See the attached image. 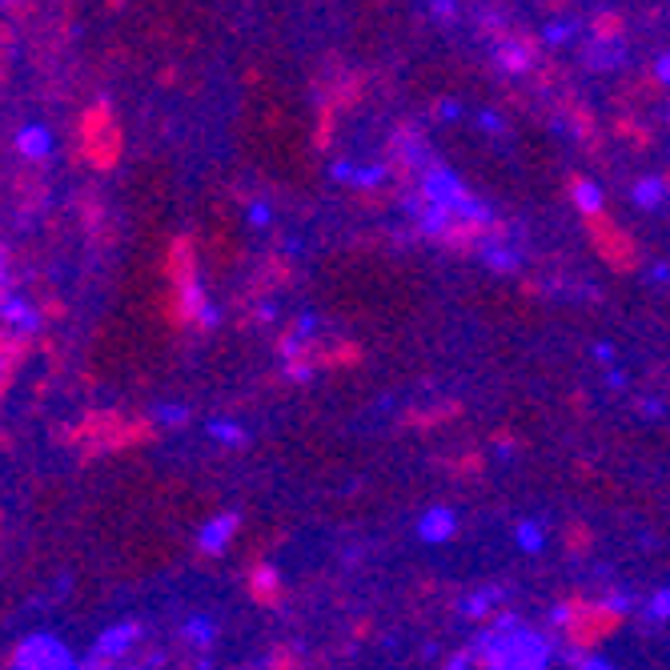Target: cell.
Wrapping results in <instances>:
<instances>
[{
	"label": "cell",
	"mask_w": 670,
	"mask_h": 670,
	"mask_svg": "<svg viewBox=\"0 0 670 670\" xmlns=\"http://www.w3.org/2000/svg\"><path fill=\"white\" fill-rule=\"evenodd\" d=\"M478 658L486 662V670H546L550 646L538 630L522 626L514 614H502L478 638Z\"/></svg>",
	"instance_id": "6da1fadb"
},
{
	"label": "cell",
	"mask_w": 670,
	"mask_h": 670,
	"mask_svg": "<svg viewBox=\"0 0 670 670\" xmlns=\"http://www.w3.org/2000/svg\"><path fill=\"white\" fill-rule=\"evenodd\" d=\"M422 193H426L430 205L450 209V213L462 217L466 225H486V221H490V209H486L482 201H474V197L466 193L462 177H458L454 169H446V165H426V173H422Z\"/></svg>",
	"instance_id": "7a4b0ae2"
},
{
	"label": "cell",
	"mask_w": 670,
	"mask_h": 670,
	"mask_svg": "<svg viewBox=\"0 0 670 670\" xmlns=\"http://www.w3.org/2000/svg\"><path fill=\"white\" fill-rule=\"evenodd\" d=\"M13 666H17V670H81V666L73 662L69 646L57 642L53 634H33V638H25L21 650H17V658H13Z\"/></svg>",
	"instance_id": "3957f363"
},
{
	"label": "cell",
	"mask_w": 670,
	"mask_h": 670,
	"mask_svg": "<svg viewBox=\"0 0 670 670\" xmlns=\"http://www.w3.org/2000/svg\"><path fill=\"white\" fill-rule=\"evenodd\" d=\"M137 634H141V626L137 622H121V626H109L101 638H97V646H93V658H105V662H117L133 642H137Z\"/></svg>",
	"instance_id": "277c9868"
},
{
	"label": "cell",
	"mask_w": 670,
	"mask_h": 670,
	"mask_svg": "<svg viewBox=\"0 0 670 670\" xmlns=\"http://www.w3.org/2000/svg\"><path fill=\"white\" fill-rule=\"evenodd\" d=\"M53 129L49 125H25L21 133H17V153L25 157V161H45L49 153H53Z\"/></svg>",
	"instance_id": "5b68a950"
},
{
	"label": "cell",
	"mask_w": 670,
	"mask_h": 670,
	"mask_svg": "<svg viewBox=\"0 0 670 670\" xmlns=\"http://www.w3.org/2000/svg\"><path fill=\"white\" fill-rule=\"evenodd\" d=\"M237 526H241V518L229 510V514H217L213 522H205V530H201V550L205 554H221L225 546H229V538L237 534Z\"/></svg>",
	"instance_id": "8992f818"
},
{
	"label": "cell",
	"mask_w": 670,
	"mask_h": 670,
	"mask_svg": "<svg viewBox=\"0 0 670 670\" xmlns=\"http://www.w3.org/2000/svg\"><path fill=\"white\" fill-rule=\"evenodd\" d=\"M454 530H458V518H454V510H446V506L426 510L422 522H418V534H422L426 542H446Z\"/></svg>",
	"instance_id": "52a82bcc"
},
{
	"label": "cell",
	"mask_w": 670,
	"mask_h": 670,
	"mask_svg": "<svg viewBox=\"0 0 670 670\" xmlns=\"http://www.w3.org/2000/svg\"><path fill=\"white\" fill-rule=\"evenodd\" d=\"M570 201H574V209H578L582 217H598V213H602V205H606L602 189H598L594 181H586V177L570 181Z\"/></svg>",
	"instance_id": "ba28073f"
},
{
	"label": "cell",
	"mask_w": 670,
	"mask_h": 670,
	"mask_svg": "<svg viewBox=\"0 0 670 670\" xmlns=\"http://www.w3.org/2000/svg\"><path fill=\"white\" fill-rule=\"evenodd\" d=\"M498 65L510 73V77H522V73H530V65H534V57H530V45H522V41H506V45H498Z\"/></svg>",
	"instance_id": "9c48e42d"
},
{
	"label": "cell",
	"mask_w": 670,
	"mask_h": 670,
	"mask_svg": "<svg viewBox=\"0 0 670 670\" xmlns=\"http://www.w3.org/2000/svg\"><path fill=\"white\" fill-rule=\"evenodd\" d=\"M0 313H5V321L13 325V329H25V333H33L37 325H41V317H37V309L25 301V297H5V305H0Z\"/></svg>",
	"instance_id": "30bf717a"
},
{
	"label": "cell",
	"mask_w": 670,
	"mask_h": 670,
	"mask_svg": "<svg viewBox=\"0 0 670 670\" xmlns=\"http://www.w3.org/2000/svg\"><path fill=\"white\" fill-rule=\"evenodd\" d=\"M662 201H666V181H658V177L634 181V205L638 209H658Z\"/></svg>",
	"instance_id": "8fae6325"
},
{
	"label": "cell",
	"mask_w": 670,
	"mask_h": 670,
	"mask_svg": "<svg viewBox=\"0 0 670 670\" xmlns=\"http://www.w3.org/2000/svg\"><path fill=\"white\" fill-rule=\"evenodd\" d=\"M454 221H458V217H454L450 209H442V205H430V201H426V209H422V229H426L430 237H446V233L454 229Z\"/></svg>",
	"instance_id": "7c38bea8"
},
{
	"label": "cell",
	"mask_w": 670,
	"mask_h": 670,
	"mask_svg": "<svg viewBox=\"0 0 670 670\" xmlns=\"http://www.w3.org/2000/svg\"><path fill=\"white\" fill-rule=\"evenodd\" d=\"M249 586H253V598H261V602H273L281 594V578L273 574V566H257Z\"/></svg>",
	"instance_id": "4fadbf2b"
},
{
	"label": "cell",
	"mask_w": 670,
	"mask_h": 670,
	"mask_svg": "<svg viewBox=\"0 0 670 670\" xmlns=\"http://www.w3.org/2000/svg\"><path fill=\"white\" fill-rule=\"evenodd\" d=\"M618 57H622V41H614V37L590 45V65H594V69H614Z\"/></svg>",
	"instance_id": "5bb4252c"
},
{
	"label": "cell",
	"mask_w": 670,
	"mask_h": 670,
	"mask_svg": "<svg viewBox=\"0 0 670 670\" xmlns=\"http://www.w3.org/2000/svg\"><path fill=\"white\" fill-rule=\"evenodd\" d=\"M498 598H502V590H498V586L478 590V594H470V598L462 602V614H466V618H482V614L490 610V602H498Z\"/></svg>",
	"instance_id": "9a60e30c"
},
{
	"label": "cell",
	"mask_w": 670,
	"mask_h": 670,
	"mask_svg": "<svg viewBox=\"0 0 670 670\" xmlns=\"http://www.w3.org/2000/svg\"><path fill=\"white\" fill-rule=\"evenodd\" d=\"M574 33H578V25H574V21H550V25L542 29V41H546V45H554V49H562V45H570V41H574Z\"/></svg>",
	"instance_id": "2e32d148"
},
{
	"label": "cell",
	"mask_w": 670,
	"mask_h": 670,
	"mask_svg": "<svg viewBox=\"0 0 670 670\" xmlns=\"http://www.w3.org/2000/svg\"><path fill=\"white\" fill-rule=\"evenodd\" d=\"M185 638H193L197 646H209V642L217 638L213 618H189V622H185Z\"/></svg>",
	"instance_id": "e0dca14e"
},
{
	"label": "cell",
	"mask_w": 670,
	"mask_h": 670,
	"mask_svg": "<svg viewBox=\"0 0 670 670\" xmlns=\"http://www.w3.org/2000/svg\"><path fill=\"white\" fill-rule=\"evenodd\" d=\"M486 265H490V269H498V273H506V269H514V265H518V253H514V249H506V245H486Z\"/></svg>",
	"instance_id": "ac0fdd59"
},
{
	"label": "cell",
	"mask_w": 670,
	"mask_h": 670,
	"mask_svg": "<svg viewBox=\"0 0 670 670\" xmlns=\"http://www.w3.org/2000/svg\"><path fill=\"white\" fill-rule=\"evenodd\" d=\"M382 181H386V169H382V165H358L350 185H358V189H378Z\"/></svg>",
	"instance_id": "d6986e66"
},
{
	"label": "cell",
	"mask_w": 670,
	"mask_h": 670,
	"mask_svg": "<svg viewBox=\"0 0 670 670\" xmlns=\"http://www.w3.org/2000/svg\"><path fill=\"white\" fill-rule=\"evenodd\" d=\"M209 434H213L217 442H225V446H241V442H245V430L233 426V422H209Z\"/></svg>",
	"instance_id": "ffe728a7"
},
{
	"label": "cell",
	"mask_w": 670,
	"mask_h": 670,
	"mask_svg": "<svg viewBox=\"0 0 670 670\" xmlns=\"http://www.w3.org/2000/svg\"><path fill=\"white\" fill-rule=\"evenodd\" d=\"M518 546H522L526 554H538V550H542V526H538V522H522V526H518Z\"/></svg>",
	"instance_id": "44dd1931"
},
{
	"label": "cell",
	"mask_w": 670,
	"mask_h": 670,
	"mask_svg": "<svg viewBox=\"0 0 670 670\" xmlns=\"http://www.w3.org/2000/svg\"><path fill=\"white\" fill-rule=\"evenodd\" d=\"M646 614H650L654 622H666V618H670V590H658V594L650 598V606H646Z\"/></svg>",
	"instance_id": "7402d4cb"
},
{
	"label": "cell",
	"mask_w": 670,
	"mask_h": 670,
	"mask_svg": "<svg viewBox=\"0 0 670 670\" xmlns=\"http://www.w3.org/2000/svg\"><path fill=\"white\" fill-rule=\"evenodd\" d=\"M245 217H249V225H253V229H265L273 213H269V205H265V201H249V209H245Z\"/></svg>",
	"instance_id": "603a6c76"
},
{
	"label": "cell",
	"mask_w": 670,
	"mask_h": 670,
	"mask_svg": "<svg viewBox=\"0 0 670 670\" xmlns=\"http://www.w3.org/2000/svg\"><path fill=\"white\" fill-rule=\"evenodd\" d=\"M185 418H189L185 406H161V410H157V422H161V426H181Z\"/></svg>",
	"instance_id": "cb8c5ba5"
},
{
	"label": "cell",
	"mask_w": 670,
	"mask_h": 670,
	"mask_svg": "<svg viewBox=\"0 0 670 670\" xmlns=\"http://www.w3.org/2000/svg\"><path fill=\"white\" fill-rule=\"evenodd\" d=\"M354 169H358L354 161H333V165H329V177H333V181H354Z\"/></svg>",
	"instance_id": "d4e9b609"
},
{
	"label": "cell",
	"mask_w": 670,
	"mask_h": 670,
	"mask_svg": "<svg viewBox=\"0 0 670 670\" xmlns=\"http://www.w3.org/2000/svg\"><path fill=\"white\" fill-rule=\"evenodd\" d=\"M313 329H317V317H313V313H305V317L297 321V329H293V338L309 342V338H313Z\"/></svg>",
	"instance_id": "484cf974"
},
{
	"label": "cell",
	"mask_w": 670,
	"mask_h": 670,
	"mask_svg": "<svg viewBox=\"0 0 670 670\" xmlns=\"http://www.w3.org/2000/svg\"><path fill=\"white\" fill-rule=\"evenodd\" d=\"M654 77H658L662 85H670V53H658V57H654Z\"/></svg>",
	"instance_id": "4316f807"
},
{
	"label": "cell",
	"mask_w": 670,
	"mask_h": 670,
	"mask_svg": "<svg viewBox=\"0 0 670 670\" xmlns=\"http://www.w3.org/2000/svg\"><path fill=\"white\" fill-rule=\"evenodd\" d=\"M285 374H289L293 382H309V378H313V366H305V362H293V366H285Z\"/></svg>",
	"instance_id": "83f0119b"
},
{
	"label": "cell",
	"mask_w": 670,
	"mask_h": 670,
	"mask_svg": "<svg viewBox=\"0 0 670 670\" xmlns=\"http://www.w3.org/2000/svg\"><path fill=\"white\" fill-rule=\"evenodd\" d=\"M478 121H482V129H486V133H502V117H498V113H490V109H486V113H478Z\"/></svg>",
	"instance_id": "f1b7e54d"
},
{
	"label": "cell",
	"mask_w": 670,
	"mask_h": 670,
	"mask_svg": "<svg viewBox=\"0 0 670 670\" xmlns=\"http://www.w3.org/2000/svg\"><path fill=\"white\" fill-rule=\"evenodd\" d=\"M438 113H442L446 121H458V117H462V105H458V101H442V105H438Z\"/></svg>",
	"instance_id": "f546056e"
},
{
	"label": "cell",
	"mask_w": 670,
	"mask_h": 670,
	"mask_svg": "<svg viewBox=\"0 0 670 670\" xmlns=\"http://www.w3.org/2000/svg\"><path fill=\"white\" fill-rule=\"evenodd\" d=\"M470 658H474V654H470V650H462V654H454V658L446 662V670H470Z\"/></svg>",
	"instance_id": "4dcf8cb0"
},
{
	"label": "cell",
	"mask_w": 670,
	"mask_h": 670,
	"mask_svg": "<svg viewBox=\"0 0 670 670\" xmlns=\"http://www.w3.org/2000/svg\"><path fill=\"white\" fill-rule=\"evenodd\" d=\"M578 670H614V666H610L606 658H586V662H582Z\"/></svg>",
	"instance_id": "1f68e13d"
},
{
	"label": "cell",
	"mask_w": 670,
	"mask_h": 670,
	"mask_svg": "<svg viewBox=\"0 0 670 670\" xmlns=\"http://www.w3.org/2000/svg\"><path fill=\"white\" fill-rule=\"evenodd\" d=\"M594 358H598V362H610V358H614V346L598 342V346H594Z\"/></svg>",
	"instance_id": "d6a6232c"
},
{
	"label": "cell",
	"mask_w": 670,
	"mask_h": 670,
	"mask_svg": "<svg viewBox=\"0 0 670 670\" xmlns=\"http://www.w3.org/2000/svg\"><path fill=\"white\" fill-rule=\"evenodd\" d=\"M650 277H654V281H670V265H654Z\"/></svg>",
	"instance_id": "836d02e7"
},
{
	"label": "cell",
	"mask_w": 670,
	"mask_h": 670,
	"mask_svg": "<svg viewBox=\"0 0 670 670\" xmlns=\"http://www.w3.org/2000/svg\"><path fill=\"white\" fill-rule=\"evenodd\" d=\"M81 670H113V666H109V662H105V658H89V662H85V666H81Z\"/></svg>",
	"instance_id": "e575fe53"
},
{
	"label": "cell",
	"mask_w": 670,
	"mask_h": 670,
	"mask_svg": "<svg viewBox=\"0 0 670 670\" xmlns=\"http://www.w3.org/2000/svg\"><path fill=\"white\" fill-rule=\"evenodd\" d=\"M133 670H149V666H133Z\"/></svg>",
	"instance_id": "d590c367"
},
{
	"label": "cell",
	"mask_w": 670,
	"mask_h": 670,
	"mask_svg": "<svg viewBox=\"0 0 670 670\" xmlns=\"http://www.w3.org/2000/svg\"><path fill=\"white\" fill-rule=\"evenodd\" d=\"M5 5H13V0H5Z\"/></svg>",
	"instance_id": "8d00e7d4"
}]
</instances>
